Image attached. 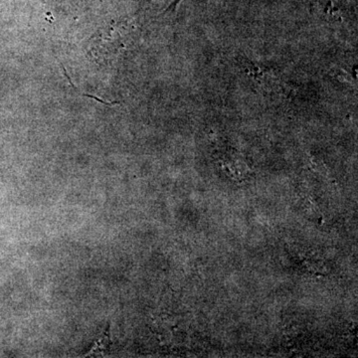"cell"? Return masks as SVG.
Listing matches in <instances>:
<instances>
[{
    "label": "cell",
    "instance_id": "obj_1",
    "mask_svg": "<svg viewBox=\"0 0 358 358\" xmlns=\"http://www.w3.org/2000/svg\"><path fill=\"white\" fill-rule=\"evenodd\" d=\"M112 341L110 338V327L105 329L102 336L96 339L93 348L87 352V357H103L109 352Z\"/></svg>",
    "mask_w": 358,
    "mask_h": 358
},
{
    "label": "cell",
    "instance_id": "obj_2",
    "mask_svg": "<svg viewBox=\"0 0 358 358\" xmlns=\"http://www.w3.org/2000/svg\"><path fill=\"white\" fill-rule=\"evenodd\" d=\"M180 1L181 0H174L173 3H171V6L167 7L166 13H169V11L174 10V9H176V7H178V4L180 3Z\"/></svg>",
    "mask_w": 358,
    "mask_h": 358
}]
</instances>
